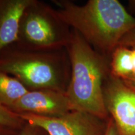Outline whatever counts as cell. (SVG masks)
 Listing matches in <instances>:
<instances>
[{
	"label": "cell",
	"mask_w": 135,
	"mask_h": 135,
	"mask_svg": "<svg viewBox=\"0 0 135 135\" xmlns=\"http://www.w3.org/2000/svg\"><path fill=\"white\" fill-rule=\"evenodd\" d=\"M53 2L61 20L108 58L123 37L135 29V18L118 0H89L83 5L68 0Z\"/></svg>",
	"instance_id": "cell-1"
},
{
	"label": "cell",
	"mask_w": 135,
	"mask_h": 135,
	"mask_svg": "<svg viewBox=\"0 0 135 135\" xmlns=\"http://www.w3.org/2000/svg\"><path fill=\"white\" fill-rule=\"evenodd\" d=\"M71 74L65 93L74 110L108 119L103 98V84L109 74V58L98 53L71 29L66 48Z\"/></svg>",
	"instance_id": "cell-2"
},
{
	"label": "cell",
	"mask_w": 135,
	"mask_h": 135,
	"mask_svg": "<svg viewBox=\"0 0 135 135\" xmlns=\"http://www.w3.org/2000/svg\"><path fill=\"white\" fill-rule=\"evenodd\" d=\"M0 71L19 80L29 90L65 93L71 66L66 48L35 50L13 43L0 52Z\"/></svg>",
	"instance_id": "cell-3"
},
{
	"label": "cell",
	"mask_w": 135,
	"mask_h": 135,
	"mask_svg": "<svg viewBox=\"0 0 135 135\" xmlns=\"http://www.w3.org/2000/svg\"><path fill=\"white\" fill-rule=\"evenodd\" d=\"M71 28L50 4L33 0L22 15L18 41L20 46L35 50H59L66 48Z\"/></svg>",
	"instance_id": "cell-4"
},
{
	"label": "cell",
	"mask_w": 135,
	"mask_h": 135,
	"mask_svg": "<svg viewBox=\"0 0 135 135\" xmlns=\"http://www.w3.org/2000/svg\"><path fill=\"white\" fill-rule=\"evenodd\" d=\"M18 114L25 122L41 128L48 135H104L107 126V119L78 110L60 117Z\"/></svg>",
	"instance_id": "cell-5"
},
{
	"label": "cell",
	"mask_w": 135,
	"mask_h": 135,
	"mask_svg": "<svg viewBox=\"0 0 135 135\" xmlns=\"http://www.w3.org/2000/svg\"><path fill=\"white\" fill-rule=\"evenodd\" d=\"M103 98L119 135H135V89L109 73L103 84Z\"/></svg>",
	"instance_id": "cell-6"
},
{
	"label": "cell",
	"mask_w": 135,
	"mask_h": 135,
	"mask_svg": "<svg viewBox=\"0 0 135 135\" xmlns=\"http://www.w3.org/2000/svg\"><path fill=\"white\" fill-rule=\"evenodd\" d=\"M8 109L45 117H60L74 110L65 93L53 89L28 91Z\"/></svg>",
	"instance_id": "cell-7"
},
{
	"label": "cell",
	"mask_w": 135,
	"mask_h": 135,
	"mask_svg": "<svg viewBox=\"0 0 135 135\" xmlns=\"http://www.w3.org/2000/svg\"><path fill=\"white\" fill-rule=\"evenodd\" d=\"M33 0H0V52L18 41L23 13Z\"/></svg>",
	"instance_id": "cell-8"
},
{
	"label": "cell",
	"mask_w": 135,
	"mask_h": 135,
	"mask_svg": "<svg viewBox=\"0 0 135 135\" xmlns=\"http://www.w3.org/2000/svg\"><path fill=\"white\" fill-rule=\"evenodd\" d=\"M133 70L131 49L119 45L109 56L110 74L117 78L128 81L132 78Z\"/></svg>",
	"instance_id": "cell-9"
},
{
	"label": "cell",
	"mask_w": 135,
	"mask_h": 135,
	"mask_svg": "<svg viewBox=\"0 0 135 135\" xmlns=\"http://www.w3.org/2000/svg\"><path fill=\"white\" fill-rule=\"evenodd\" d=\"M28 91L16 78L0 71V104L8 108Z\"/></svg>",
	"instance_id": "cell-10"
},
{
	"label": "cell",
	"mask_w": 135,
	"mask_h": 135,
	"mask_svg": "<svg viewBox=\"0 0 135 135\" xmlns=\"http://www.w3.org/2000/svg\"><path fill=\"white\" fill-rule=\"evenodd\" d=\"M26 124L19 114L0 104V125L21 129Z\"/></svg>",
	"instance_id": "cell-11"
},
{
	"label": "cell",
	"mask_w": 135,
	"mask_h": 135,
	"mask_svg": "<svg viewBox=\"0 0 135 135\" xmlns=\"http://www.w3.org/2000/svg\"><path fill=\"white\" fill-rule=\"evenodd\" d=\"M18 135H48L46 131L39 126L26 123L20 130Z\"/></svg>",
	"instance_id": "cell-12"
},
{
	"label": "cell",
	"mask_w": 135,
	"mask_h": 135,
	"mask_svg": "<svg viewBox=\"0 0 135 135\" xmlns=\"http://www.w3.org/2000/svg\"><path fill=\"white\" fill-rule=\"evenodd\" d=\"M119 45L135 48V29H133L123 37Z\"/></svg>",
	"instance_id": "cell-13"
},
{
	"label": "cell",
	"mask_w": 135,
	"mask_h": 135,
	"mask_svg": "<svg viewBox=\"0 0 135 135\" xmlns=\"http://www.w3.org/2000/svg\"><path fill=\"white\" fill-rule=\"evenodd\" d=\"M104 135H119L113 120L109 116L107 119V126Z\"/></svg>",
	"instance_id": "cell-14"
},
{
	"label": "cell",
	"mask_w": 135,
	"mask_h": 135,
	"mask_svg": "<svg viewBox=\"0 0 135 135\" xmlns=\"http://www.w3.org/2000/svg\"><path fill=\"white\" fill-rule=\"evenodd\" d=\"M20 130L0 125V135H18Z\"/></svg>",
	"instance_id": "cell-15"
},
{
	"label": "cell",
	"mask_w": 135,
	"mask_h": 135,
	"mask_svg": "<svg viewBox=\"0 0 135 135\" xmlns=\"http://www.w3.org/2000/svg\"><path fill=\"white\" fill-rule=\"evenodd\" d=\"M131 49V53H132V60H133V77L130 80L135 78V48H130ZM129 81V80H128Z\"/></svg>",
	"instance_id": "cell-16"
},
{
	"label": "cell",
	"mask_w": 135,
	"mask_h": 135,
	"mask_svg": "<svg viewBox=\"0 0 135 135\" xmlns=\"http://www.w3.org/2000/svg\"><path fill=\"white\" fill-rule=\"evenodd\" d=\"M126 84H128L129 86H130L131 88L135 89V78L131 80H129V81H123Z\"/></svg>",
	"instance_id": "cell-17"
},
{
	"label": "cell",
	"mask_w": 135,
	"mask_h": 135,
	"mask_svg": "<svg viewBox=\"0 0 135 135\" xmlns=\"http://www.w3.org/2000/svg\"><path fill=\"white\" fill-rule=\"evenodd\" d=\"M129 4H130L131 6L134 8V9H135V0H131V1H129Z\"/></svg>",
	"instance_id": "cell-18"
}]
</instances>
